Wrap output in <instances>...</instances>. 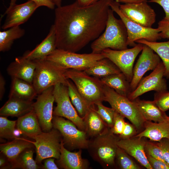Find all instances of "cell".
<instances>
[{"label":"cell","instance_id":"obj_1","mask_svg":"<svg viewBox=\"0 0 169 169\" xmlns=\"http://www.w3.org/2000/svg\"><path fill=\"white\" fill-rule=\"evenodd\" d=\"M111 0H100L87 6L76 1L55 10L58 49L76 52L97 38L104 31Z\"/></svg>","mask_w":169,"mask_h":169},{"label":"cell","instance_id":"obj_2","mask_svg":"<svg viewBox=\"0 0 169 169\" xmlns=\"http://www.w3.org/2000/svg\"><path fill=\"white\" fill-rule=\"evenodd\" d=\"M127 40V33L124 24L121 19L115 17L113 11L110 8L104 32L91 44L92 53L100 54L107 48L115 50L126 49Z\"/></svg>","mask_w":169,"mask_h":169},{"label":"cell","instance_id":"obj_3","mask_svg":"<svg viewBox=\"0 0 169 169\" xmlns=\"http://www.w3.org/2000/svg\"><path fill=\"white\" fill-rule=\"evenodd\" d=\"M92 138L90 140L87 149L92 158L104 168L114 166L119 137L107 127L101 133Z\"/></svg>","mask_w":169,"mask_h":169},{"label":"cell","instance_id":"obj_4","mask_svg":"<svg viewBox=\"0 0 169 169\" xmlns=\"http://www.w3.org/2000/svg\"><path fill=\"white\" fill-rule=\"evenodd\" d=\"M35 61L36 68L32 84L38 95L58 84L67 85V69L45 59Z\"/></svg>","mask_w":169,"mask_h":169},{"label":"cell","instance_id":"obj_5","mask_svg":"<svg viewBox=\"0 0 169 169\" xmlns=\"http://www.w3.org/2000/svg\"><path fill=\"white\" fill-rule=\"evenodd\" d=\"M104 58L101 53L80 54L56 49L44 59L66 69L84 71Z\"/></svg>","mask_w":169,"mask_h":169},{"label":"cell","instance_id":"obj_6","mask_svg":"<svg viewBox=\"0 0 169 169\" xmlns=\"http://www.w3.org/2000/svg\"><path fill=\"white\" fill-rule=\"evenodd\" d=\"M65 74L71 80L84 97L92 105L104 101V84L100 79L89 75L84 71L67 69Z\"/></svg>","mask_w":169,"mask_h":169},{"label":"cell","instance_id":"obj_7","mask_svg":"<svg viewBox=\"0 0 169 169\" xmlns=\"http://www.w3.org/2000/svg\"><path fill=\"white\" fill-rule=\"evenodd\" d=\"M104 101L107 102L111 108L127 118L137 130L144 127L146 120L139 112L133 101L117 93L114 90L104 84Z\"/></svg>","mask_w":169,"mask_h":169},{"label":"cell","instance_id":"obj_8","mask_svg":"<svg viewBox=\"0 0 169 169\" xmlns=\"http://www.w3.org/2000/svg\"><path fill=\"white\" fill-rule=\"evenodd\" d=\"M53 127L61 134L64 146L68 150L87 149L90 140L86 132L79 129L76 125L64 117L54 116Z\"/></svg>","mask_w":169,"mask_h":169},{"label":"cell","instance_id":"obj_9","mask_svg":"<svg viewBox=\"0 0 169 169\" xmlns=\"http://www.w3.org/2000/svg\"><path fill=\"white\" fill-rule=\"evenodd\" d=\"M32 139L35 141H29L35 147L38 164L48 158H59L62 137L57 129L54 128L48 132H42Z\"/></svg>","mask_w":169,"mask_h":169},{"label":"cell","instance_id":"obj_10","mask_svg":"<svg viewBox=\"0 0 169 169\" xmlns=\"http://www.w3.org/2000/svg\"><path fill=\"white\" fill-rule=\"evenodd\" d=\"M119 2L111 0L110 8L116 13L124 24L127 33L128 46L134 47L135 42L138 40L144 39L150 42H156L161 39L160 30L158 28H147L131 21L126 17L120 9Z\"/></svg>","mask_w":169,"mask_h":169},{"label":"cell","instance_id":"obj_11","mask_svg":"<svg viewBox=\"0 0 169 169\" xmlns=\"http://www.w3.org/2000/svg\"><path fill=\"white\" fill-rule=\"evenodd\" d=\"M54 94L57 106L53 111V115L67 119L74 123L79 129L85 131L84 119L80 116L73 106L67 85L62 84L54 85Z\"/></svg>","mask_w":169,"mask_h":169},{"label":"cell","instance_id":"obj_12","mask_svg":"<svg viewBox=\"0 0 169 169\" xmlns=\"http://www.w3.org/2000/svg\"><path fill=\"white\" fill-rule=\"evenodd\" d=\"M144 44L138 43L131 49L120 50L109 48L104 49L101 53L104 57L112 62L125 75L130 83L133 75V66L135 59L142 51Z\"/></svg>","mask_w":169,"mask_h":169},{"label":"cell","instance_id":"obj_13","mask_svg":"<svg viewBox=\"0 0 169 169\" xmlns=\"http://www.w3.org/2000/svg\"><path fill=\"white\" fill-rule=\"evenodd\" d=\"M165 72V66L161 61L149 75L142 78L136 89L128 95L127 97L133 101L148 91L154 90L160 93L167 91L166 80L163 78Z\"/></svg>","mask_w":169,"mask_h":169},{"label":"cell","instance_id":"obj_14","mask_svg":"<svg viewBox=\"0 0 169 169\" xmlns=\"http://www.w3.org/2000/svg\"><path fill=\"white\" fill-rule=\"evenodd\" d=\"M54 86L50 87L39 94L33 103V110L38 117L41 128L48 132L53 127V105L55 101Z\"/></svg>","mask_w":169,"mask_h":169},{"label":"cell","instance_id":"obj_15","mask_svg":"<svg viewBox=\"0 0 169 169\" xmlns=\"http://www.w3.org/2000/svg\"><path fill=\"white\" fill-rule=\"evenodd\" d=\"M17 0H11L10 5L1 18L6 14L5 22L2 26L3 29L19 26L26 22L38 8L33 1L28 0L20 4L16 3Z\"/></svg>","mask_w":169,"mask_h":169},{"label":"cell","instance_id":"obj_16","mask_svg":"<svg viewBox=\"0 0 169 169\" xmlns=\"http://www.w3.org/2000/svg\"><path fill=\"white\" fill-rule=\"evenodd\" d=\"M148 2L120 4L123 14L131 21L146 28H151L156 20V14Z\"/></svg>","mask_w":169,"mask_h":169},{"label":"cell","instance_id":"obj_17","mask_svg":"<svg viewBox=\"0 0 169 169\" xmlns=\"http://www.w3.org/2000/svg\"><path fill=\"white\" fill-rule=\"evenodd\" d=\"M160 59L151 48L144 44L141 53L133 69V77L130 83L131 92L136 89L147 71L156 68L161 61Z\"/></svg>","mask_w":169,"mask_h":169},{"label":"cell","instance_id":"obj_18","mask_svg":"<svg viewBox=\"0 0 169 169\" xmlns=\"http://www.w3.org/2000/svg\"><path fill=\"white\" fill-rule=\"evenodd\" d=\"M143 138L134 136L128 139H120L117 144L141 165L147 169H153L147 159L145 150L146 141Z\"/></svg>","mask_w":169,"mask_h":169},{"label":"cell","instance_id":"obj_19","mask_svg":"<svg viewBox=\"0 0 169 169\" xmlns=\"http://www.w3.org/2000/svg\"><path fill=\"white\" fill-rule=\"evenodd\" d=\"M36 68L35 60L27 59L22 56L16 57L9 65L7 71L11 78L21 79L32 84Z\"/></svg>","mask_w":169,"mask_h":169},{"label":"cell","instance_id":"obj_20","mask_svg":"<svg viewBox=\"0 0 169 169\" xmlns=\"http://www.w3.org/2000/svg\"><path fill=\"white\" fill-rule=\"evenodd\" d=\"M56 49V32L53 24L48 35L42 42L33 50L26 51L23 56L31 60L40 59L45 58Z\"/></svg>","mask_w":169,"mask_h":169},{"label":"cell","instance_id":"obj_21","mask_svg":"<svg viewBox=\"0 0 169 169\" xmlns=\"http://www.w3.org/2000/svg\"><path fill=\"white\" fill-rule=\"evenodd\" d=\"M81 154V149L75 152L69 151L64 146L62 139L60 155L57 163L59 167L64 169H87L89 168V162L82 158Z\"/></svg>","mask_w":169,"mask_h":169},{"label":"cell","instance_id":"obj_22","mask_svg":"<svg viewBox=\"0 0 169 169\" xmlns=\"http://www.w3.org/2000/svg\"><path fill=\"white\" fill-rule=\"evenodd\" d=\"M32 101H28L9 98L8 100L0 108V116L19 117L33 110Z\"/></svg>","mask_w":169,"mask_h":169},{"label":"cell","instance_id":"obj_23","mask_svg":"<svg viewBox=\"0 0 169 169\" xmlns=\"http://www.w3.org/2000/svg\"><path fill=\"white\" fill-rule=\"evenodd\" d=\"M133 101L146 121L155 122L166 121L168 116L165 112L159 108L154 101L140 100L138 98Z\"/></svg>","mask_w":169,"mask_h":169},{"label":"cell","instance_id":"obj_24","mask_svg":"<svg viewBox=\"0 0 169 169\" xmlns=\"http://www.w3.org/2000/svg\"><path fill=\"white\" fill-rule=\"evenodd\" d=\"M144 129L135 137L146 138L152 141L158 142L164 138H169V122H153L146 120Z\"/></svg>","mask_w":169,"mask_h":169},{"label":"cell","instance_id":"obj_25","mask_svg":"<svg viewBox=\"0 0 169 169\" xmlns=\"http://www.w3.org/2000/svg\"><path fill=\"white\" fill-rule=\"evenodd\" d=\"M16 127L21 133L31 138L42 132L38 117L33 110L18 117Z\"/></svg>","mask_w":169,"mask_h":169},{"label":"cell","instance_id":"obj_26","mask_svg":"<svg viewBox=\"0 0 169 169\" xmlns=\"http://www.w3.org/2000/svg\"><path fill=\"white\" fill-rule=\"evenodd\" d=\"M37 95L32 84L21 79L12 77L9 98L32 101Z\"/></svg>","mask_w":169,"mask_h":169},{"label":"cell","instance_id":"obj_27","mask_svg":"<svg viewBox=\"0 0 169 169\" xmlns=\"http://www.w3.org/2000/svg\"><path fill=\"white\" fill-rule=\"evenodd\" d=\"M33 146L28 140L16 137L11 141L1 144L0 150L1 153L4 155L11 163L24 150L32 148Z\"/></svg>","mask_w":169,"mask_h":169},{"label":"cell","instance_id":"obj_28","mask_svg":"<svg viewBox=\"0 0 169 169\" xmlns=\"http://www.w3.org/2000/svg\"><path fill=\"white\" fill-rule=\"evenodd\" d=\"M83 119L85 131L91 138L100 134L108 127L96 112L94 105L90 108Z\"/></svg>","mask_w":169,"mask_h":169},{"label":"cell","instance_id":"obj_29","mask_svg":"<svg viewBox=\"0 0 169 169\" xmlns=\"http://www.w3.org/2000/svg\"><path fill=\"white\" fill-rule=\"evenodd\" d=\"M67 86L71 102L80 117L83 119L92 105L79 91L74 83L69 79L67 80Z\"/></svg>","mask_w":169,"mask_h":169},{"label":"cell","instance_id":"obj_30","mask_svg":"<svg viewBox=\"0 0 169 169\" xmlns=\"http://www.w3.org/2000/svg\"><path fill=\"white\" fill-rule=\"evenodd\" d=\"M103 84L114 90L117 93L127 97L131 92L130 83L124 74L121 72L100 79Z\"/></svg>","mask_w":169,"mask_h":169},{"label":"cell","instance_id":"obj_31","mask_svg":"<svg viewBox=\"0 0 169 169\" xmlns=\"http://www.w3.org/2000/svg\"><path fill=\"white\" fill-rule=\"evenodd\" d=\"M84 71L90 75L100 79L121 72L112 62L105 58L100 60L96 64Z\"/></svg>","mask_w":169,"mask_h":169},{"label":"cell","instance_id":"obj_32","mask_svg":"<svg viewBox=\"0 0 169 169\" xmlns=\"http://www.w3.org/2000/svg\"><path fill=\"white\" fill-rule=\"evenodd\" d=\"M136 42L147 45L158 55L165 66L164 76L169 79V41L158 42L141 39L137 40Z\"/></svg>","mask_w":169,"mask_h":169},{"label":"cell","instance_id":"obj_33","mask_svg":"<svg viewBox=\"0 0 169 169\" xmlns=\"http://www.w3.org/2000/svg\"><path fill=\"white\" fill-rule=\"evenodd\" d=\"M25 30L19 26H16L0 32V51L4 52L9 50L14 41L23 36Z\"/></svg>","mask_w":169,"mask_h":169},{"label":"cell","instance_id":"obj_34","mask_svg":"<svg viewBox=\"0 0 169 169\" xmlns=\"http://www.w3.org/2000/svg\"><path fill=\"white\" fill-rule=\"evenodd\" d=\"M33 151L32 148L23 151L17 158L11 163V168L37 169L40 168L33 158Z\"/></svg>","mask_w":169,"mask_h":169},{"label":"cell","instance_id":"obj_35","mask_svg":"<svg viewBox=\"0 0 169 169\" xmlns=\"http://www.w3.org/2000/svg\"><path fill=\"white\" fill-rule=\"evenodd\" d=\"M17 121L11 120L6 117H0V136L1 138L14 139Z\"/></svg>","mask_w":169,"mask_h":169},{"label":"cell","instance_id":"obj_36","mask_svg":"<svg viewBox=\"0 0 169 169\" xmlns=\"http://www.w3.org/2000/svg\"><path fill=\"white\" fill-rule=\"evenodd\" d=\"M119 167L122 169H139L138 166L123 150L118 146L116 159Z\"/></svg>","mask_w":169,"mask_h":169},{"label":"cell","instance_id":"obj_37","mask_svg":"<svg viewBox=\"0 0 169 169\" xmlns=\"http://www.w3.org/2000/svg\"><path fill=\"white\" fill-rule=\"evenodd\" d=\"M95 105L97 107V110H96L97 113L108 127L112 128L115 111L112 108H110L104 106L102 102H98Z\"/></svg>","mask_w":169,"mask_h":169},{"label":"cell","instance_id":"obj_38","mask_svg":"<svg viewBox=\"0 0 169 169\" xmlns=\"http://www.w3.org/2000/svg\"><path fill=\"white\" fill-rule=\"evenodd\" d=\"M145 150L146 154L155 158L166 163L161 149L156 143L146 142Z\"/></svg>","mask_w":169,"mask_h":169},{"label":"cell","instance_id":"obj_39","mask_svg":"<svg viewBox=\"0 0 169 169\" xmlns=\"http://www.w3.org/2000/svg\"><path fill=\"white\" fill-rule=\"evenodd\" d=\"M153 101L161 110L165 112L169 110V92H156Z\"/></svg>","mask_w":169,"mask_h":169},{"label":"cell","instance_id":"obj_40","mask_svg":"<svg viewBox=\"0 0 169 169\" xmlns=\"http://www.w3.org/2000/svg\"><path fill=\"white\" fill-rule=\"evenodd\" d=\"M124 118L122 115L115 111L113 126L110 128L111 131L114 134L119 135L121 133L125 123Z\"/></svg>","mask_w":169,"mask_h":169},{"label":"cell","instance_id":"obj_41","mask_svg":"<svg viewBox=\"0 0 169 169\" xmlns=\"http://www.w3.org/2000/svg\"><path fill=\"white\" fill-rule=\"evenodd\" d=\"M136 130L133 124L125 122L123 130L119 137L120 139H123L132 138L136 135Z\"/></svg>","mask_w":169,"mask_h":169},{"label":"cell","instance_id":"obj_42","mask_svg":"<svg viewBox=\"0 0 169 169\" xmlns=\"http://www.w3.org/2000/svg\"><path fill=\"white\" fill-rule=\"evenodd\" d=\"M157 28L160 30L161 38L169 39V19L163 18L158 23Z\"/></svg>","mask_w":169,"mask_h":169},{"label":"cell","instance_id":"obj_43","mask_svg":"<svg viewBox=\"0 0 169 169\" xmlns=\"http://www.w3.org/2000/svg\"><path fill=\"white\" fill-rule=\"evenodd\" d=\"M146 154L148 162L153 169H169V164L168 163Z\"/></svg>","mask_w":169,"mask_h":169},{"label":"cell","instance_id":"obj_44","mask_svg":"<svg viewBox=\"0 0 169 169\" xmlns=\"http://www.w3.org/2000/svg\"><path fill=\"white\" fill-rule=\"evenodd\" d=\"M156 144L161 149L165 160L169 164V138H164L156 142Z\"/></svg>","mask_w":169,"mask_h":169},{"label":"cell","instance_id":"obj_45","mask_svg":"<svg viewBox=\"0 0 169 169\" xmlns=\"http://www.w3.org/2000/svg\"><path fill=\"white\" fill-rule=\"evenodd\" d=\"M148 2L156 3L161 7L165 13L164 18L169 19V0H150Z\"/></svg>","mask_w":169,"mask_h":169},{"label":"cell","instance_id":"obj_46","mask_svg":"<svg viewBox=\"0 0 169 169\" xmlns=\"http://www.w3.org/2000/svg\"><path fill=\"white\" fill-rule=\"evenodd\" d=\"M34 2L38 8L40 6H45L48 8L53 9L55 4L52 0H28Z\"/></svg>","mask_w":169,"mask_h":169},{"label":"cell","instance_id":"obj_47","mask_svg":"<svg viewBox=\"0 0 169 169\" xmlns=\"http://www.w3.org/2000/svg\"><path fill=\"white\" fill-rule=\"evenodd\" d=\"M44 168L46 169H58L59 167L54 162V158L50 157L45 159Z\"/></svg>","mask_w":169,"mask_h":169},{"label":"cell","instance_id":"obj_48","mask_svg":"<svg viewBox=\"0 0 169 169\" xmlns=\"http://www.w3.org/2000/svg\"><path fill=\"white\" fill-rule=\"evenodd\" d=\"M6 157L4 156H1L0 158V169L11 168V163Z\"/></svg>","mask_w":169,"mask_h":169},{"label":"cell","instance_id":"obj_49","mask_svg":"<svg viewBox=\"0 0 169 169\" xmlns=\"http://www.w3.org/2000/svg\"><path fill=\"white\" fill-rule=\"evenodd\" d=\"M5 80L2 75H0V99L1 100L4 95L5 92Z\"/></svg>","mask_w":169,"mask_h":169},{"label":"cell","instance_id":"obj_50","mask_svg":"<svg viewBox=\"0 0 169 169\" xmlns=\"http://www.w3.org/2000/svg\"><path fill=\"white\" fill-rule=\"evenodd\" d=\"M100 0H76L78 4L81 6H87L93 4Z\"/></svg>","mask_w":169,"mask_h":169},{"label":"cell","instance_id":"obj_51","mask_svg":"<svg viewBox=\"0 0 169 169\" xmlns=\"http://www.w3.org/2000/svg\"><path fill=\"white\" fill-rule=\"evenodd\" d=\"M119 2L124 3H138L144 2H148L147 0H115Z\"/></svg>","mask_w":169,"mask_h":169},{"label":"cell","instance_id":"obj_52","mask_svg":"<svg viewBox=\"0 0 169 169\" xmlns=\"http://www.w3.org/2000/svg\"><path fill=\"white\" fill-rule=\"evenodd\" d=\"M57 7L61 6L62 0H52Z\"/></svg>","mask_w":169,"mask_h":169},{"label":"cell","instance_id":"obj_53","mask_svg":"<svg viewBox=\"0 0 169 169\" xmlns=\"http://www.w3.org/2000/svg\"><path fill=\"white\" fill-rule=\"evenodd\" d=\"M166 121L169 122V116H168L167 117Z\"/></svg>","mask_w":169,"mask_h":169},{"label":"cell","instance_id":"obj_54","mask_svg":"<svg viewBox=\"0 0 169 169\" xmlns=\"http://www.w3.org/2000/svg\"></svg>","mask_w":169,"mask_h":169}]
</instances>
